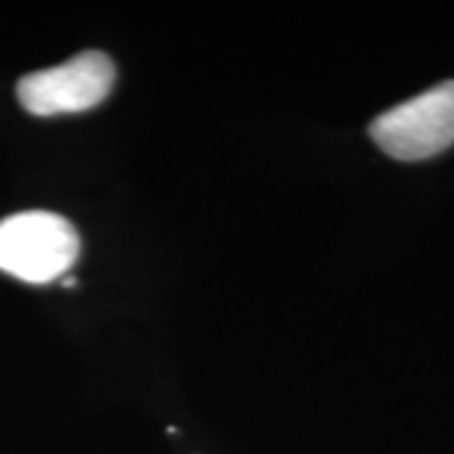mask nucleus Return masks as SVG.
Returning <instances> with one entry per match:
<instances>
[{"label": "nucleus", "mask_w": 454, "mask_h": 454, "mask_svg": "<svg viewBox=\"0 0 454 454\" xmlns=\"http://www.w3.org/2000/svg\"><path fill=\"white\" fill-rule=\"evenodd\" d=\"M79 232L56 212L31 210L0 220V270L43 286L71 270L79 258Z\"/></svg>", "instance_id": "1"}, {"label": "nucleus", "mask_w": 454, "mask_h": 454, "mask_svg": "<svg viewBox=\"0 0 454 454\" xmlns=\"http://www.w3.org/2000/svg\"><path fill=\"white\" fill-rule=\"evenodd\" d=\"M369 134L402 162H419L444 152L454 145V82L437 83L376 116Z\"/></svg>", "instance_id": "2"}, {"label": "nucleus", "mask_w": 454, "mask_h": 454, "mask_svg": "<svg viewBox=\"0 0 454 454\" xmlns=\"http://www.w3.org/2000/svg\"><path fill=\"white\" fill-rule=\"evenodd\" d=\"M112 59L101 51H83L71 61L33 71L18 82V101L33 116L82 114L112 94Z\"/></svg>", "instance_id": "3"}]
</instances>
